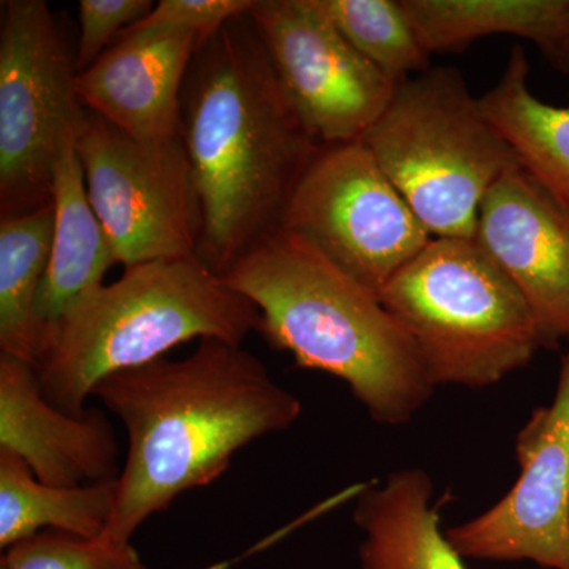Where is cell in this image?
<instances>
[{
    "mask_svg": "<svg viewBox=\"0 0 569 569\" xmlns=\"http://www.w3.org/2000/svg\"><path fill=\"white\" fill-rule=\"evenodd\" d=\"M126 427L114 511L103 537L132 542L182 493L217 481L247 445L283 432L302 403L242 346L200 340L183 359L160 358L107 377L93 389Z\"/></svg>",
    "mask_w": 569,
    "mask_h": 569,
    "instance_id": "1",
    "label": "cell"
},
{
    "mask_svg": "<svg viewBox=\"0 0 569 569\" xmlns=\"http://www.w3.org/2000/svg\"><path fill=\"white\" fill-rule=\"evenodd\" d=\"M181 141L200 198L198 258L223 276L280 228L296 183L323 148L284 93L249 14L194 56Z\"/></svg>",
    "mask_w": 569,
    "mask_h": 569,
    "instance_id": "2",
    "label": "cell"
},
{
    "mask_svg": "<svg viewBox=\"0 0 569 569\" xmlns=\"http://www.w3.org/2000/svg\"><path fill=\"white\" fill-rule=\"evenodd\" d=\"M222 277L257 306L269 346L342 380L378 425H408L436 391L378 295L301 236L277 228Z\"/></svg>",
    "mask_w": 569,
    "mask_h": 569,
    "instance_id": "3",
    "label": "cell"
},
{
    "mask_svg": "<svg viewBox=\"0 0 569 569\" xmlns=\"http://www.w3.org/2000/svg\"><path fill=\"white\" fill-rule=\"evenodd\" d=\"M260 312L194 257L123 268L48 328L37 365L43 395L71 415L86 410L100 381L137 369L193 339L242 346Z\"/></svg>",
    "mask_w": 569,
    "mask_h": 569,
    "instance_id": "4",
    "label": "cell"
},
{
    "mask_svg": "<svg viewBox=\"0 0 569 569\" xmlns=\"http://www.w3.org/2000/svg\"><path fill=\"white\" fill-rule=\"evenodd\" d=\"M378 298L436 388L496 387L542 348L526 299L475 239H430Z\"/></svg>",
    "mask_w": 569,
    "mask_h": 569,
    "instance_id": "5",
    "label": "cell"
},
{
    "mask_svg": "<svg viewBox=\"0 0 569 569\" xmlns=\"http://www.w3.org/2000/svg\"><path fill=\"white\" fill-rule=\"evenodd\" d=\"M361 141L432 238L475 239L486 194L522 168L455 67L399 82Z\"/></svg>",
    "mask_w": 569,
    "mask_h": 569,
    "instance_id": "6",
    "label": "cell"
},
{
    "mask_svg": "<svg viewBox=\"0 0 569 569\" xmlns=\"http://www.w3.org/2000/svg\"><path fill=\"white\" fill-rule=\"evenodd\" d=\"M0 28V209L2 219L50 204L62 142L88 110L66 33L43 0H7Z\"/></svg>",
    "mask_w": 569,
    "mask_h": 569,
    "instance_id": "7",
    "label": "cell"
},
{
    "mask_svg": "<svg viewBox=\"0 0 569 569\" xmlns=\"http://www.w3.org/2000/svg\"><path fill=\"white\" fill-rule=\"evenodd\" d=\"M280 228L377 295L432 239L362 141L321 148Z\"/></svg>",
    "mask_w": 569,
    "mask_h": 569,
    "instance_id": "8",
    "label": "cell"
},
{
    "mask_svg": "<svg viewBox=\"0 0 569 569\" xmlns=\"http://www.w3.org/2000/svg\"><path fill=\"white\" fill-rule=\"evenodd\" d=\"M77 148L116 263L130 268L198 254L200 198L181 138L137 141L88 111Z\"/></svg>",
    "mask_w": 569,
    "mask_h": 569,
    "instance_id": "9",
    "label": "cell"
},
{
    "mask_svg": "<svg viewBox=\"0 0 569 569\" xmlns=\"http://www.w3.org/2000/svg\"><path fill=\"white\" fill-rule=\"evenodd\" d=\"M249 17L310 134L321 146L361 141L396 82L355 50L318 0H257Z\"/></svg>",
    "mask_w": 569,
    "mask_h": 569,
    "instance_id": "10",
    "label": "cell"
},
{
    "mask_svg": "<svg viewBox=\"0 0 569 569\" xmlns=\"http://www.w3.org/2000/svg\"><path fill=\"white\" fill-rule=\"evenodd\" d=\"M515 451V486L488 511L445 530L447 538L463 559L569 569V351L552 402L531 411Z\"/></svg>",
    "mask_w": 569,
    "mask_h": 569,
    "instance_id": "11",
    "label": "cell"
},
{
    "mask_svg": "<svg viewBox=\"0 0 569 569\" xmlns=\"http://www.w3.org/2000/svg\"><path fill=\"white\" fill-rule=\"evenodd\" d=\"M475 241L526 299L542 348H559L569 339V206L518 168L486 194Z\"/></svg>",
    "mask_w": 569,
    "mask_h": 569,
    "instance_id": "12",
    "label": "cell"
},
{
    "mask_svg": "<svg viewBox=\"0 0 569 569\" xmlns=\"http://www.w3.org/2000/svg\"><path fill=\"white\" fill-rule=\"evenodd\" d=\"M200 47L192 32L126 29L77 74L82 107L133 140H179L183 84Z\"/></svg>",
    "mask_w": 569,
    "mask_h": 569,
    "instance_id": "13",
    "label": "cell"
},
{
    "mask_svg": "<svg viewBox=\"0 0 569 569\" xmlns=\"http://www.w3.org/2000/svg\"><path fill=\"white\" fill-rule=\"evenodd\" d=\"M0 449L24 460L40 481L80 488L118 481L119 447L103 411L67 413L41 389L37 367L0 353Z\"/></svg>",
    "mask_w": 569,
    "mask_h": 569,
    "instance_id": "14",
    "label": "cell"
},
{
    "mask_svg": "<svg viewBox=\"0 0 569 569\" xmlns=\"http://www.w3.org/2000/svg\"><path fill=\"white\" fill-rule=\"evenodd\" d=\"M433 481L422 468H406L383 482L366 486L353 519L365 533L362 569H468L441 530Z\"/></svg>",
    "mask_w": 569,
    "mask_h": 569,
    "instance_id": "15",
    "label": "cell"
},
{
    "mask_svg": "<svg viewBox=\"0 0 569 569\" xmlns=\"http://www.w3.org/2000/svg\"><path fill=\"white\" fill-rule=\"evenodd\" d=\"M78 137L73 133L63 140L52 173L54 234L39 295V316L47 329L86 295L102 287L104 274L116 264L110 241L86 189Z\"/></svg>",
    "mask_w": 569,
    "mask_h": 569,
    "instance_id": "16",
    "label": "cell"
},
{
    "mask_svg": "<svg viewBox=\"0 0 569 569\" xmlns=\"http://www.w3.org/2000/svg\"><path fill=\"white\" fill-rule=\"evenodd\" d=\"M430 54L462 51L492 36L529 40L569 73V0H402Z\"/></svg>",
    "mask_w": 569,
    "mask_h": 569,
    "instance_id": "17",
    "label": "cell"
},
{
    "mask_svg": "<svg viewBox=\"0 0 569 569\" xmlns=\"http://www.w3.org/2000/svg\"><path fill=\"white\" fill-rule=\"evenodd\" d=\"M526 51L512 48L500 80L479 97L482 110L529 171L569 206V104L539 100L529 84Z\"/></svg>",
    "mask_w": 569,
    "mask_h": 569,
    "instance_id": "18",
    "label": "cell"
},
{
    "mask_svg": "<svg viewBox=\"0 0 569 569\" xmlns=\"http://www.w3.org/2000/svg\"><path fill=\"white\" fill-rule=\"evenodd\" d=\"M118 481L80 488L47 485L24 460L0 449V548L41 531L103 537L114 511Z\"/></svg>",
    "mask_w": 569,
    "mask_h": 569,
    "instance_id": "19",
    "label": "cell"
},
{
    "mask_svg": "<svg viewBox=\"0 0 569 569\" xmlns=\"http://www.w3.org/2000/svg\"><path fill=\"white\" fill-rule=\"evenodd\" d=\"M54 206L0 222V353L39 365L47 325L39 295L50 264Z\"/></svg>",
    "mask_w": 569,
    "mask_h": 569,
    "instance_id": "20",
    "label": "cell"
},
{
    "mask_svg": "<svg viewBox=\"0 0 569 569\" xmlns=\"http://www.w3.org/2000/svg\"><path fill=\"white\" fill-rule=\"evenodd\" d=\"M356 51L396 84L430 69V52L402 0H318Z\"/></svg>",
    "mask_w": 569,
    "mask_h": 569,
    "instance_id": "21",
    "label": "cell"
},
{
    "mask_svg": "<svg viewBox=\"0 0 569 569\" xmlns=\"http://www.w3.org/2000/svg\"><path fill=\"white\" fill-rule=\"evenodd\" d=\"M0 569H148L132 542L41 531L3 550Z\"/></svg>",
    "mask_w": 569,
    "mask_h": 569,
    "instance_id": "22",
    "label": "cell"
},
{
    "mask_svg": "<svg viewBox=\"0 0 569 569\" xmlns=\"http://www.w3.org/2000/svg\"><path fill=\"white\" fill-rule=\"evenodd\" d=\"M151 0H81L80 39L74 51L78 73L91 67L126 29L153 9Z\"/></svg>",
    "mask_w": 569,
    "mask_h": 569,
    "instance_id": "23",
    "label": "cell"
},
{
    "mask_svg": "<svg viewBox=\"0 0 569 569\" xmlns=\"http://www.w3.org/2000/svg\"><path fill=\"white\" fill-rule=\"evenodd\" d=\"M257 0H160L153 9L129 29H174L200 37L201 44L223 26L247 17Z\"/></svg>",
    "mask_w": 569,
    "mask_h": 569,
    "instance_id": "24",
    "label": "cell"
}]
</instances>
